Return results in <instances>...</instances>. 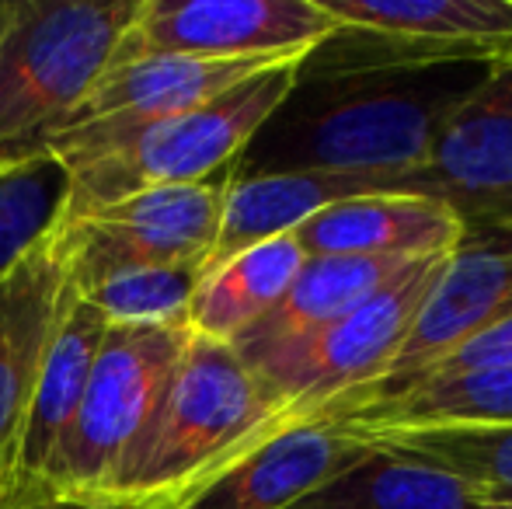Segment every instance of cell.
Here are the masks:
<instances>
[{
  "label": "cell",
  "instance_id": "10",
  "mask_svg": "<svg viewBox=\"0 0 512 509\" xmlns=\"http://www.w3.org/2000/svg\"><path fill=\"white\" fill-rule=\"evenodd\" d=\"M56 231V227H53ZM74 286L53 234L0 279V509L18 503V454L39 367Z\"/></svg>",
  "mask_w": 512,
  "mask_h": 509
},
{
  "label": "cell",
  "instance_id": "17",
  "mask_svg": "<svg viewBox=\"0 0 512 509\" xmlns=\"http://www.w3.org/2000/svg\"><path fill=\"white\" fill-rule=\"evenodd\" d=\"M317 419H335L363 436L391 433V429L512 426V363L429 377L408 391L366 401L342 415H317Z\"/></svg>",
  "mask_w": 512,
  "mask_h": 509
},
{
  "label": "cell",
  "instance_id": "26",
  "mask_svg": "<svg viewBox=\"0 0 512 509\" xmlns=\"http://www.w3.org/2000/svg\"><path fill=\"white\" fill-rule=\"evenodd\" d=\"M481 509H512V499H488V503H481Z\"/></svg>",
  "mask_w": 512,
  "mask_h": 509
},
{
  "label": "cell",
  "instance_id": "2",
  "mask_svg": "<svg viewBox=\"0 0 512 509\" xmlns=\"http://www.w3.org/2000/svg\"><path fill=\"white\" fill-rule=\"evenodd\" d=\"M304 60V56H300ZM300 60L251 74L182 116L129 129H56L39 140L67 168V213H88L157 185H192L234 171L237 157L279 109ZM63 213V217H67Z\"/></svg>",
  "mask_w": 512,
  "mask_h": 509
},
{
  "label": "cell",
  "instance_id": "20",
  "mask_svg": "<svg viewBox=\"0 0 512 509\" xmlns=\"http://www.w3.org/2000/svg\"><path fill=\"white\" fill-rule=\"evenodd\" d=\"M290 509H481V496L436 464L373 440V450Z\"/></svg>",
  "mask_w": 512,
  "mask_h": 509
},
{
  "label": "cell",
  "instance_id": "3",
  "mask_svg": "<svg viewBox=\"0 0 512 509\" xmlns=\"http://www.w3.org/2000/svg\"><path fill=\"white\" fill-rule=\"evenodd\" d=\"M140 0H0V161L53 133L105 70Z\"/></svg>",
  "mask_w": 512,
  "mask_h": 509
},
{
  "label": "cell",
  "instance_id": "6",
  "mask_svg": "<svg viewBox=\"0 0 512 509\" xmlns=\"http://www.w3.org/2000/svg\"><path fill=\"white\" fill-rule=\"evenodd\" d=\"M446 255H429L408 265L391 286L363 300L356 311L342 314L304 339L241 360L283 405L286 419H310L328 412L338 401L373 384V377L384 370Z\"/></svg>",
  "mask_w": 512,
  "mask_h": 509
},
{
  "label": "cell",
  "instance_id": "22",
  "mask_svg": "<svg viewBox=\"0 0 512 509\" xmlns=\"http://www.w3.org/2000/svg\"><path fill=\"white\" fill-rule=\"evenodd\" d=\"M384 447L436 464L488 499H512V426H439L370 433Z\"/></svg>",
  "mask_w": 512,
  "mask_h": 509
},
{
  "label": "cell",
  "instance_id": "21",
  "mask_svg": "<svg viewBox=\"0 0 512 509\" xmlns=\"http://www.w3.org/2000/svg\"><path fill=\"white\" fill-rule=\"evenodd\" d=\"M67 203V168L42 147L0 161V279L53 234Z\"/></svg>",
  "mask_w": 512,
  "mask_h": 509
},
{
  "label": "cell",
  "instance_id": "15",
  "mask_svg": "<svg viewBox=\"0 0 512 509\" xmlns=\"http://www.w3.org/2000/svg\"><path fill=\"white\" fill-rule=\"evenodd\" d=\"M307 255L425 258L460 245L464 224L450 206L411 192L359 196L328 206L293 231Z\"/></svg>",
  "mask_w": 512,
  "mask_h": 509
},
{
  "label": "cell",
  "instance_id": "13",
  "mask_svg": "<svg viewBox=\"0 0 512 509\" xmlns=\"http://www.w3.org/2000/svg\"><path fill=\"white\" fill-rule=\"evenodd\" d=\"M276 63L283 60H199V56L122 60L105 70L91 95L56 129H129L182 116Z\"/></svg>",
  "mask_w": 512,
  "mask_h": 509
},
{
  "label": "cell",
  "instance_id": "11",
  "mask_svg": "<svg viewBox=\"0 0 512 509\" xmlns=\"http://www.w3.org/2000/svg\"><path fill=\"white\" fill-rule=\"evenodd\" d=\"M370 450L373 440L335 419H286L178 509H290Z\"/></svg>",
  "mask_w": 512,
  "mask_h": 509
},
{
  "label": "cell",
  "instance_id": "16",
  "mask_svg": "<svg viewBox=\"0 0 512 509\" xmlns=\"http://www.w3.org/2000/svg\"><path fill=\"white\" fill-rule=\"evenodd\" d=\"M429 258V255H425ZM422 258H359V255H307L286 297L258 321L251 332L234 342L237 356L272 353L279 346L304 339L317 328L331 325L342 314L356 311L363 300L391 286L408 265Z\"/></svg>",
  "mask_w": 512,
  "mask_h": 509
},
{
  "label": "cell",
  "instance_id": "23",
  "mask_svg": "<svg viewBox=\"0 0 512 509\" xmlns=\"http://www.w3.org/2000/svg\"><path fill=\"white\" fill-rule=\"evenodd\" d=\"M203 269L196 265H150L98 279L77 297L102 311L108 325H189V304Z\"/></svg>",
  "mask_w": 512,
  "mask_h": 509
},
{
  "label": "cell",
  "instance_id": "8",
  "mask_svg": "<svg viewBox=\"0 0 512 509\" xmlns=\"http://www.w3.org/2000/svg\"><path fill=\"white\" fill-rule=\"evenodd\" d=\"M335 28L317 0H140L112 63L140 56L300 60Z\"/></svg>",
  "mask_w": 512,
  "mask_h": 509
},
{
  "label": "cell",
  "instance_id": "24",
  "mask_svg": "<svg viewBox=\"0 0 512 509\" xmlns=\"http://www.w3.org/2000/svg\"><path fill=\"white\" fill-rule=\"evenodd\" d=\"M502 363H512V311L506 318L495 321V325H488L485 332L474 335L471 342H464L453 356H446L429 377L457 374V370H478V367H502Z\"/></svg>",
  "mask_w": 512,
  "mask_h": 509
},
{
  "label": "cell",
  "instance_id": "5",
  "mask_svg": "<svg viewBox=\"0 0 512 509\" xmlns=\"http://www.w3.org/2000/svg\"><path fill=\"white\" fill-rule=\"evenodd\" d=\"M189 339V325H108L46 492L129 489Z\"/></svg>",
  "mask_w": 512,
  "mask_h": 509
},
{
  "label": "cell",
  "instance_id": "18",
  "mask_svg": "<svg viewBox=\"0 0 512 509\" xmlns=\"http://www.w3.org/2000/svg\"><path fill=\"white\" fill-rule=\"evenodd\" d=\"M304 262L307 252L293 234L230 255L199 279L189 304V328L203 339L234 346L286 297Z\"/></svg>",
  "mask_w": 512,
  "mask_h": 509
},
{
  "label": "cell",
  "instance_id": "14",
  "mask_svg": "<svg viewBox=\"0 0 512 509\" xmlns=\"http://www.w3.org/2000/svg\"><path fill=\"white\" fill-rule=\"evenodd\" d=\"M105 332L108 321L102 318V311H95L88 300L74 293L67 304V314H63L60 328H56L53 342L46 349L39 381H35L32 408H28L18 454V503L46 492L56 461H60L63 447H67L70 429H74L77 412H81L91 367H95Z\"/></svg>",
  "mask_w": 512,
  "mask_h": 509
},
{
  "label": "cell",
  "instance_id": "25",
  "mask_svg": "<svg viewBox=\"0 0 512 509\" xmlns=\"http://www.w3.org/2000/svg\"><path fill=\"white\" fill-rule=\"evenodd\" d=\"M14 509H175L171 499L161 496H143V492H46V496H32Z\"/></svg>",
  "mask_w": 512,
  "mask_h": 509
},
{
  "label": "cell",
  "instance_id": "4",
  "mask_svg": "<svg viewBox=\"0 0 512 509\" xmlns=\"http://www.w3.org/2000/svg\"><path fill=\"white\" fill-rule=\"evenodd\" d=\"M286 422V412L234 346L192 332L126 492L175 509Z\"/></svg>",
  "mask_w": 512,
  "mask_h": 509
},
{
  "label": "cell",
  "instance_id": "1",
  "mask_svg": "<svg viewBox=\"0 0 512 509\" xmlns=\"http://www.w3.org/2000/svg\"><path fill=\"white\" fill-rule=\"evenodd\" d=\"M506 56L338 25L297 63L234 175L422 171L439 123Z\"/></svg>",
  "mask_w": 512,
  "mask_h": 509
},
{
  "label": "cell",
  "instance_id": "9",
  "mask_svg": "<svg viewBox=\"0 0 512 509\" xmlns=\"http://www.w3.org/2000/svg\"><path fill=\"white\" fill-rule=\"evenodd\" d=\"M422 171L464 231H512V56L446 112Z\"/></svg>",
  "mask_w": 512,
  "mask_h": 509
},
{
  "label": "cell",
  "instance_id": "7",
  "mask_svg": "<svg viewBox=\"0 0 512 509\" xmlns=\"http://www.w3.org/2000/svg\"><path fill=\"white\" fill-rule=\"evenodd\" d=\"M234 171L192 185H157L88 213H67L53 245L77 293L98 279L150 265L206 269L220 234L223 199Z\"/></svg>",
  "mask_w": 512,
  "mask_h": 509
},
{
  "label": "cell",
  "instance_id": "19",
  "mask_svg": "<svg viewBox=\"0 0 512 509\" xmlns=\"http://www.w3.org/2000/svg\"><path fill=\"white\" fill-rule=\"evenodd\" d=\"M331 21L450 49L512 56V0H317Z\"/></svg>",
  "mask_w": 512,
  "mask_h": 509
},
{
  "label": "cell",
  "instance_id": "12",
  "mask_svg": "<svg viewBox=\"0 0 512 509\" xmlns=\"http://www.w3.org/2000/svg\"><path fill=\"white\" fill-rule=\"evenodd\" d=\"M384 192H411L432 199L425 171H279V175H230L223 199L220 234L206 269L227 262L262 241L283 238L304 227L328 206L359 196H384ZM203 269V272H206Z\"/></svg>",
  "mask_w": 512,
  "mask_h": 509
}]
</instances>
